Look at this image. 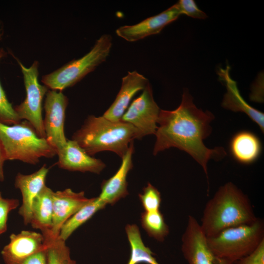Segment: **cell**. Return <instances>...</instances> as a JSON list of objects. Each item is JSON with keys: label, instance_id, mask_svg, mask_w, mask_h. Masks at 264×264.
Masks as SVG:
<instances>
[{"label": "cell", "instance_id": "obj_26", "mask_svg": "<svg viewBox=\"0 0 264 264\" xmlns=\"http://www.w3.org/2000/svg\"><path fill=\"white\" fill-rule=\"evenodd\" d=\"M139 199L146 212L159 210L161 202V194L156 188L148 183L143 189V192L138 195Z\"/></svg>", "mask_w": 264, "mask_h": 264}, {"label": "cell", "instance_id": "obj_2", "mask_svg": "<svg viewBox=\"0 0 264 264\" xmlns=\"http://www.w3.org/2000/svg\"><path fill=\"white\" fill-rule=\"evenodd\" d=\"M257 218L247 195L229 182L220 186L207 202L200 225L209 238L227 228L251 223Z\"/></svg>", "mask_w": 264, "mask_h": 264}, {"label": "cell", "instance_id": "obj_23", "mask_svg": "<svg viewBox=\"0 0 264 264\" xmlns=\"http://www.w3.org/2000/svg\"><path fill=\"white\" fill-rule=\"evenodd\" d=\"M42 234L46 246L47 264H77L71 258L70 249L66 241L59 236L53 237L50 232Z\"/></svg>", "mask_w": 264, "mask_h": 264}, {"label": "cell", "instance_id": "obj_24", "mask_svg": "<svg viewBox=\"0 0 264 264\" xmlns=\"http://www.w3.org/2000/svg\"><path fill=\"white\" fill-rule=\"evenodd\" d=\"M141 222L148 234L159 242H163L169 234V227L159 210L142 213Z\"/></svg>", "mask_w": 264, "mask_h": 264}, {"label": "cell", "instance_id": "obj_3", "mask_svg": "<svg viewBox=\"0 0 264 264\" xmlns=\"http://www.w3.org/2000/svg\"><path fill=\"white\" fill-rule=\"evenodd\" d=\"M138 136L137 131L130 124L91 115L73 133L72 139L92 156L99 152L110 151L122 158Z\"/></svg>", "mask_w": 264, "mask_h": 264}, {"label": "cell", "instance_id": "obj_18", "mask_svg": "<svg viewBox=\"0 0 264 264\" xmlns=\"http://www.w3.org/2000/svg\"><path fill=\"white\" fill-rule=\"evenodd\" d=\"M230 71V67L227 65L224 68H220L217 72L220 80L225 86L227 90L221 103L222 107L235 112H244L264 132V113L245 102L240 93L236 82L231 77Z\"/></svg>", "mask_w": 264, "mask_h": 264}, {"label": "cell", "instance_id": "obj_15", "mask_svg": "<svg viewBox=\"0 0 264 264\" xmlns=\"http://www.w3.org/2000/svg\"><path fill=\"white\" fill-rule=\"evenodd\" d=\"M49 169L44 164L41 168L29 175L19 173L15 179V186L20 190L22 196V203L19 214L22 218L24 224H30L31 209L34 200L45 185Z\"/></svg>", "mask_w": 264, "mask_h": 264}, {"label": "cell", "instance_id": "obj_12", "mask_svg": "<svg viewBox=\"0 0 264 264\" xmlns=\"http://www.w3.org/2000/svg\"><path fill=\"white\" fill-rule=\"evenodd\" d=\"M45 248L42 234L23 230L10 235V242L3 247L1 254L6 264H18Z\"/></svg>", "mask_w": 264, "mask_h": 264}, {"label": "cell", "instance_id": "obj_32", "mask_svg": "<svg viewBox=\"0 0 264 264\" xmlns=\"http://www.w3.org/2000/svg\"><path fill=\"white\" fill-rule=\"evenodd\" d=\"M3 35V29L1 22L0 21V41L1 40Z\"/></svg>", "mask_w": 264, "mask_h": 264}, {"label": "cell", "instance_id": "obj_31", "mask_svg": "<svg viewBox=\"0 0 264 264\" xmlns=\"http://www.w3.org/2000/svg\"><path fill=\"white\" fill-rule=\"evenodd\" d=\"M5 156L1 142L0 140V181H3L4 179L3 172V164L6 161Z\"/></svg>", "mask_w": 264, "mask_h": 264}, {"label": "cell", "instance_id": "obj_27", "mask_svg": "<svg viewBox=\"0 0 264 264\" xmlns=\"http://www.w3.org/2000/svg\"><path fill=\"white\" fill-rule=\"evenodd\" d=\"M19 200L15 198L0 199V235L7 230L8 216L13 210L19 205Z\"/></svg>", "mask_w": 264, "mask_h": 264}, {"label": "cell", "instance_id": "obj_33", "mask_svg": "<svg viewBox=\"0 0 264 264\" xmlns=\"http://www.w3.org/2000/svg\"><path fill=\"white\" fill-rule=\"evenodd\" d=\"M1 198H2V196H1V193H0V199Z\"/></svg>", "mask_w": 264, "mask_h": 264}, {"label": "cell", "instance_id": "obj_21", "mask_svg": "<svg viewBox=\"0 0 264 264\" xmlns=\"http://www.w3.org/2000/svg\"><path fill=\"white\" fill-rule=\"evenodd\" d=\"M106 205L98 197L90 198L88 202L63 225L59 237L66 241L78 228L89 220L97 211L105 208Z\"/></svg>", "mask_w": 264, "mask_h": 264}, {"label": "cell", "instance_id": "obj_8", "mask_svg": "<svg viewBox=\"0 0 264 264\" xmlns=\"http://www.w3.org/2000/svg\"><path fill=\"white\" fill-rule=\"evenodd\" d=\"M160 110L148 83L142 93L129 105L120 120L132 125L137 131L140 140L145 136L155 134Z\"/></svg>", "mask_w": 264, "mask_h": 264}, {"label": "cell", "instance_id": "obj_9", "mask_svg": "<svg viewBox=\"0 0 264 264\" xmlns=\"http://www.w3.org/2000/svg\"><path fill=\"white\" fill-rule=\"evenodd\" d=\"M68 99L61 91L48 90L45 95L43 120L45 139L56 151L61 149L67 139L64 132L66 110Z\"/></svg>", "mask_w": 264, "mask_h": 264}, {"label": "cell", "instance_id": "obj_30", "mask_svg": "<svg viewBox=\"0 0 264 264\" xmlns=\"http://www.w3.org/2000/svg\"><path fill=\"white\" fill-rule=\"evenodd\" d=\"M18 264H47L45 248Z\"/></svg>", "mask_w": 264, "mask_h": 264}, {"label": "cell", "instance_id": "obj_1", "mask_svg": "<svg viewBox=\"0 0 264 264\" xmlns=\"http://www.w3.org/2000/svg\"><path fill=\"white\" fill-rule=\"evenodd\" d=\"M214 118L210 111H203L196 107L188 89L185 88L181 103L176 110H160L154 134V155L176 148L188 153L200 164L208 178L209 160H220L226 154L221 147L210 149L204 144L203 140L212 132L210 123Z\"/></svg>", "mask_w": 264, "mask_h": 264}, {"label": "cell", "instance_id": "obj_22", "mask_svg": "<svg viewBox=\"0 0 264 264\" xmlns=\"http://www.w3.org/2000/svg\"><path fill=\"white\" fill-rule=\"evenodd\" d=\"M125 230L131 246V255L127 264H159L153 256V252L144 244L136 224H127Z\"/></svg>", "mask_w": 264, "mask_h": 264}, {"label": "cell", "instance_id": "obj_10", "mask_svg": "<svg viewBox=\"0 0 264 264\" xmlns=\"http://www.w3.org/2000/svg\"><path fill=\"white\" fill-rule=\"evenodd\" d=\"M181 240V251L188 264H232L213 253L200 224L191 215L188 216Z\"/></svg>", "mask_w": 264, "mask_h": 264}, {"label": "cell", "instance_id": "obj_29", "mask_svg": "<svg viewBox=\"0 0 264 264\" xmlns=\"http://www.w3.org/2000/svg\"><path fill=\"white\" fill-rule=\"evenodd\" d=\"M234 264H264V240L250 253L238 260Z\"/></svg>", "mask_w": 264, "mask_h": 264}, {"label": "cell", "instance_id": "obj_5", "mask_svg": "<svg viewBox=\"0 0 264 264\" xmlns=\"http://www.w3.org/2000/svg\"><path fill=\"white\" fill-rule=\"evenodd\" d=\"M263 240L264 223L259 218L251 223L228 228L207 238L213 253L232 264L250 253Z\"/></svg>", "mask_w": 264, "mask_h": 264}, {"label": "cell", "instance_id": "obj_14", "mask_svg": "<svg viewBox=\"0 0 264 264\" xmlns=\"http://www.w3.org/2000/svg\"><path fill=\"white\" fill-rule=\"evenodd\" d=\"M90 199L85 197L84 191L75 192L70 188L53 191L51 235L59 236L63 225Z\"/></svg>", "mask_w": 264, "mask_h": 264}, {"label": "cell", "instance_id": "obj_7", "mask_svg": "<svg viewBox=\"0 0 264 264\" xmlns=\"http://www.w3.org/2000/svg\"><path fill=\"white\" fill-rule=\"evenodd\" d=\"M16 60L23 75L26 97L20 104L14 107V110L21 120L27 121L40 137L45 138L42 117V102L48 88L39 82L38 61H34L29 67H26L19 60Z\"/></svg>", "mask_w": 264, "mask_h": 264}, {"label": "cell", "instance_id": "obj_4", "mask_svg": "<svg viewBox=\"0 0 264 264\" xmlns=\"http://www.w3.org/2000/svg\"><path fill=\"white\" fill-rule=\"evenodd\" d=\"M0 140L6 160H20L35 165L42 157L51 158L56 151L45 138L40 137L26 120L7 125L0 123Z\"/></svg>", "mask_w": 264, "mask_h": 264}, {"label": "cell", "instance_id": "obj_17", "mask_svg": "<svg viewBox=\"0 0 264 264\" xmlns=\"http://www.w3.org/2000/svg\"><path fill=\"white\" fill-rule=\"evenodd\" d=\"M133 152L132 142L130 144L126 154L121 158V164L115 174L102 182L101 191L98 197L106 204L113 205L129 194L127 177L133 167L132 158Z\"/></svg>", "mask_w": 264, "mask_h": 264}, {"label": "cell", "instance_id": "obj_28", "mask_svg": "<svg viewBox=\"0 0 264 264\" xmlns=\"http://www.w3.org/2000/svg\"><path fill=\"white\" fill-rule=\"evenodd\" d=\"M180 13L198 19H205L207 16L205 12L199 9L193 0H180L176 2Z\"/></svg>", "mask_w": 264, "mask_h": 264}, {"label": "cell", "instance_id": "obj_16", "mask_svg": "<svg viewBox=\"0 0 264 264\" xmlns=\"http://www.w3.org/2000/svg\"><path fill=\"white\" fill-rule=\"evenodd\" d=\"M148 83V79L136 71H129L122 78L121 88L116 98L102 116L112 121H120L132 97L143 90Z\"/></svg>", "mask_w": 264, "mask_h": 264}, {"label": "cell", "instance_id": "obj_25", "mask_svg": "<svg viewBox=\"0 0 264 264\" xmlns=\"http://www.w3.org/2000/svg\"><path fill=\"white\" fill-rule=\"evenodd\" d=\"M6 54L2 48H0V60ZM21 121L12 104L8 101L0 82V123L13 125Z\"/></svg>", "mask_w": 264, "mask_h": 264}, {"label": "cell", "instance_id": "obj_6", "mask_svg": "<svg viewBox=\"0 0 264 264\" xmlns=\"http://www.w3.org/2000/svg\"><path fill=\"white\" fill-rule=\"evenodd\" d=\"M111 46V36L109 34L102 35L86 55L44 75L42 82L51 90L61 91L74 86L106 61Z\"/></svg>", "mask_w": 264, "mask_h": 264}, {"label": "cell", "instance_id": "obj_11", "mask_svg": "<svg viewBox=\"0 0 264 264\" xmlns=\"http://www.w3.org/2000/svg\"><path fill=\"white\" fill-rule=\"evenodd\" d=\"M181 15L176 3L161 13L131 25L120 26L116 34L128 42H135L159 33L167 25L176 20Z\"/></svg>", "mask_w": 264, "mask_h": 264}, {"label": "cell", "instance_id": "obj_20", "mask_svg": "<svg viewBox=\"0 0 264 264\" xmlns=\"http://www.w3.org/2000/svg\"><path fill=\"white\" fill-rule=\"evenodd\" d=\"M53 191L46 185L43 187L32 204L30 223L34 229L44 234L51 231L53 218Z\"/></svg>", "mask_w": 264, "mask_h": 264}, {"label": "cell", "instance_id": "obj_19", "mask_svg": "<svg viewBox=\"0 0 264 264\" xmlns=\"http://www.w3.org/2000/svg\"><path fill=\"white\" fill-rule=\"evenodd\" d=\"M230 153L234 158L243 164L254 162L262 152V144L254 133L242 131L236 133L229 144Z\"/></svg>", "mask_w": 264, "mask_h": 264}, {"label": "cell", "instance_id": "obj_13", "mask_svg": "<svg viewBox=\"0 0 264 264\" xmlns=\"http://www.w3.org/2000/svg\"><path fill=\"white\" fill-rule=\"evenodd\" d=\"M56 154L58 156V167L68 171L99 174L106 167L104 162L88 154L72 139H67L66 144L57 151Z\"/></svg>", "mask_w": 264, "mask_h": 264}]
</instances>
